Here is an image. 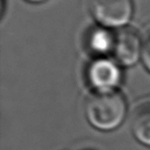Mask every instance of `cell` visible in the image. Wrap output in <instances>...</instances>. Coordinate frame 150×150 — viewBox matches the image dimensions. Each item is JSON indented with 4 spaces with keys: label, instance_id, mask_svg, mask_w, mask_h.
<instances>
[{
    "label": "cell",
    "instance_id": "cell-1",
    "mask_svg": "<svg viewBox=\"0 0 150 150\" xmlns=\"http://www.w3.org/2000/svg\"><path fill=\"white\" fill-rule=\"evenodd\" d=\"M84 114L88 123L101 132L118 129L127 114V103L118 91L94 93L84 105Z\"/></svg>",
    "mask_w": 150,
    "mask_h": 150
},
{
    "label": "cell",
    "instance_id": "cell-2",
    "mask_svg": "<svg viewBox=\"0 0 150 150\" xmlns=\"http://www.w3.org/2000/svg\"><path fill=\"white\" fill-rule=\"evenodd\" d=\"M88 7L99 26L111 30L127 27L134 15L133 0H88Z\"/></svg>",
    "mask_w": 150,
    "mask_h": 150
},
{
    "label": "cell",
    "instance_id": "cell-3",
    "mask_svg": "<svg viewBox=\"0 0 150 150\" xmlns=\"http://www.w3.org/2000/svg\"><path fill=\"white\" fill-rule=\"evenodd\" d=\"M86 79L95 93L116 92L122 81V69L115 60L97 58L88 65Z\"/></svg>",
    "mask_w": 150,
    "mask_h": 150
},
{
    "label": "cell",
    "instance_id": "cell-4",
    "mask_svg": "<svg viewBox=\"0 0 150 150\" xmlns=\"http://www.w3.org/2000/svg\"><path fill=\"white\" fill-rule=\"evenodd\" d=\"M143 42L140 34L134 28L125 27L115 33L114 59L121 67L135 66L142 59Z\"/></svg>",
    "mask_w": 150,
    "mask_h": 150
},
{
    "label": "cell",
    "instance_id": "cell-5",
    "mask_svg": "<svg viewBox=\"0 0 150 150\" xmlns=\"http://www.w3.org/2000/svg\"><path fill=\"white\" fill-rule=\"evenodd\" d=\"M86 46L97 58H104L107 54H113L115 33H113L111 29L99 26L90 31L86 37Z\"/></svg>",
    "mask_w": 150,
    "mask_h": 150
},
{
    "label": "cell",
    "instance_id": "cell-6",
    "mask_svg": "<svg viewBox=\"0 0 150 150\" xmlns=\"http://www.w3.org/2000/svg\"><path fill=\"white\" fill-rule=\"evenodd\" d=\"M132 132L138 142L150 147V101L136 109L132 120Z\"/></svg>",
    "mask_w": 150,
    "mask_h": 150
},
{
    "label": "cell",
    "instance_id": "cell-7",
    "mask_svg": "<svg viewBox=\"0 0 150 150\" xmlns=\"http://www.w3.org/2000/svg\"><path fill=\"white\" fill-rule=\"evenodd\" d=\"M142 63L145 69L150 73V33L144 39L143 52H142Z\"/></svg>",
    "mask_w": 150,
    "mask_h": 150
},
{
    "label": "cell",
    "instance_id": "cell-8",
    "mask_svg": "<svg viewBox=\"0 0 150 150\" xmlns=\"http://www.w3.org/2000/svg\"><path fill=\"white\" fill-rule=\"evenodd\" d=\"M27 2H30V3H33V4H40V3H43L47 0H25Z\"/></svg>",
    "mask_w": 150,
    "mask_h": 150
}]
</instances>
